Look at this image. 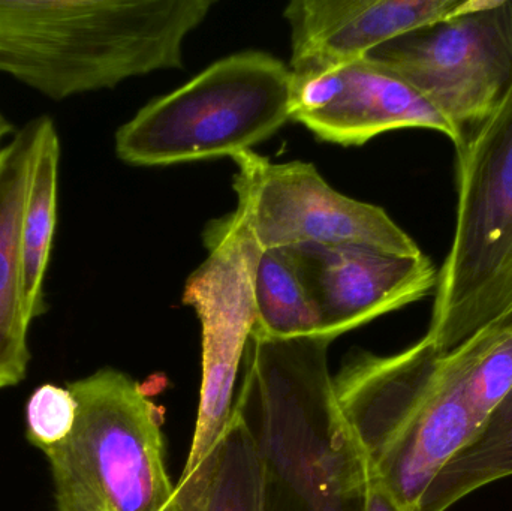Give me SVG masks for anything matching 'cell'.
Segmentation results:
<instances>
[{"label": "cell", "mask_w": 512, "mask_h": 511, "mask_svg": "<svg viewBox=\"0 0 512 511\" xmlns=\"http://www.w3.org/2000/svg\"><path fill=\"white\" fill-rule=\"evenodd\" d=\"M161 511H265V470L248 423L234 408L222 437L183 473Z\"/></svg>", "instance_id": "obj_14"}, {"label": "cell", "mask_w": 512, "mask_h": 511, "mask_svg": "<svg viewBox=\"0 0 512 511\" xmlns=\"http://www.w3.org/2000/svg\"><path fill=\"white\" fill-rule=\"evenodd\" d=\"M297 273L319 320V336L334 339L436 290L429 257L396 255L358 245L277 249Z\"/></svg>", "instance_id": "obj_10"}, {"label": "cell", "mask_w": 512, "mask_h": 511, "mask_svg": "<svg viewBox=\"0 0 512 511\" xmlns=\"http://www.w3.org/2000/svg\"><path fill=\"white\" fill-rule=\"evenodd\" d=\"M364 511H406L394 495L378 480L367 474L366 509Z\"/></svg>", "instance_id": "obj_19"}, {"label": "cell", "mask_w": 512, "mask_h": 511, "mask_svg": "<svg viewBox=\"0 0 512 511\" xmlns=\"http://www.w3.org/2000/svg\"><path fill=\"white\" fill-rule=\"evenodd\" d=\"M74 428L45 452L57 511H161L174 486L165 465L161 411L116 369L68 384Z\"/></svg>", "instance_id": "obj_6"}, {"label": "cell", "mask_w": 512, "mask_h": 511, "mask_svg": "<svg viewBox=\"0 0 512 511\" xmlns=\"http://www.w3.org/2000/svg\"><path fill=\"white\" fill-rule=\"evenodd\" d=\"M512 384V324L453 351L424 336L393 356L360 354L333 378L367 474L415 511Z\"/></svg>", "instance_id": "obj_1"}, {"label": "cell", "mask_w": 512, "mask_h": 511, "mask_svg": "<svg viewBox=\"0 0 512 511\" xmlns=\"http://www.w3.org/2000/svg\"><path fill=\"white\" fill-rule=\"evenodd\" d=\"M213 0H0V74L53 101L183 68Z\"/></svg>", "instance_id": "obj_3"}, {"label": "cell", "mask_w": 512, "mask_h": 511, "mask_svg": "<svg viewBox=\"0 0 512 511\" xmlns=\"http://www.w3.org/2000/svg\"><path fill=\"white\" fill-rule=\"evenodd\" d=\"M457 219L426 338L453 351L512 324V83L457 147Z\"/></svg>", "instance_id": "obj_4"}, {"label": "cell", "mask_w": 512, "mask_h": 511, "mask_svg": "<svg viewBox=\"0 0 512 511\" xmlns=\"http://www.w3.org/2000/svg\"><path fill=\"white\" fill-rule=\"evenodd\" d=\"M255 302V333L276 339L319 336L318 314L297 273L277 249L259 255Z\"/></svg>", "instance_id": "obj_17"}, {"label": "cell", "mask_w": 512, "mask_h": 511, "mask_svg": "<svg viewBox=\"0 0 512 511\" xmlns=\"http://www.w3.org/2000/svg\"><path fill=\"white\" fill-rule=\"evenodd\" d=\"M292 120L339 146H363L385 132L433 129L454 146L462 137L423 95L387 69L363 59L310 77H292Z\"/></svg>", "instance_id": "obj_11"}, {"label": "cell", "mask_w": 512, "mask_h": 511, "mask_svg": "<svg viewBox=\"0 0 512 511\" xmlns=\"http://www.w3.org/2000/svg\"><path fill=\"white\" fill-rule=\"evenodd\" d=\"M47 117L29 120L0 155V389L24 380L30 360L27 333L35 315L24 291L21 224Z\"/></svg>", "instance_id": "obj_13"}, {"label": "cell", "mask_w": 512, "mask_h": 511, "mask_svg": "<svg viewBox=\"0 0 512 511\" xmlns=\"http://www.w3.org/2000/svg\"><path fill=\"white\" fill-rule=\"evenodd\" d=\"M289 120L291 69L264 51H240L141 108L117 129L114 147L134 167L233 159Z\"/></svg>", "instance_id": "obj_5"}, {"label": "cell", "mask_w": 512, "mask_h": 511, "mask_svg": "<svg viewBox=\"0 0 512 511\" xmlns=\"http://www.w3.org/2000/svg\"><path fill=\"white\" fill-rule=\"evenodd\" d=\"M330 339L252 333L234 408L265 470V504L292 511H364L367 468L346 426L328 368Z\"/></svg>", "instance_id": "obj_2"}, {"label": "cell", "mask_w": 512, "mask_h": 511, "mask_svg": "<svg viewBox=\"0 0 512 511\" xmlns=\"http://www.w3.org/2000/svg\"><path fill=\"white\" fill-rule=\"evenodd\" d=\"M60 138L53 119L47 117L33 162L29 194L21 224L24 291L35 318L47 312L44 282L50 266L57 227Z\"/></svg>", "instance_id": "obj_15"}, {"label": "cell", "mask_w": 512, "mask_h": 511, "mask_svg": "<svg viewBox=\"0 0 512 511\" xmlns=\"http://www.w3.org/2000/svg\"><path fill=\"white\" fill-rule=\"evenodd\" d=\"M466 5L468 0H294L283 11L291 30L292 77L366 59L381 45L453 17Z\"/></svg>", "instance_id": "obj_12"}, {"label": "cell", "mask_w": 512, "mask_h": 511, "mask_svg": "<svg viewBox=\"0 0 512 511\" xmlns=\"http://www.w3.org/2000/svg\"><path fill=\"white\" fill-rule=\"evenodd\" d=\"M204 245L209 255L183 291V303L197 312L203 330L200 405L183 473L203 461L233 417L234 384L258 321L255 275L262 249L242 201L207 225Z\"/></svg>", "instance_id": "obj_8"}, {"label": "cell", "mask_w": 512, "mask_h": 511, "mask_svg": "<svg viewBox=\"0 0 512 511\" xmlns=\"http://www.w3.org/2000/svg\"><path fill=\"white\" fill-rule=\"evenodd\" d=\"M77 419V401L68 387L44 384L27 402V438L42 452L54 449L68 438Z\"/></svg>", "instance_id": "obj_18"}, {"label": "cell", "mask_w": 512, "mask_h": 511, "mask_svg": "<svg viewBox=\"0 0 512 511\" xmlns=\"http://www.w3.org/2000/svg\"><path fill=\"white\" fill-rule=\"evenodd\" d=\"M366 60L418 90L463 141L510 89L512 0H468L459 14L399 36Z\"/></svg>", "instance_id": "obj_7"}, {"label": "cell", "mask_w": 512, "mask_h": 511, "mask_svg": "<svg viewBox=\"0 0 512 511\" xmlns=\"http://www.w3.org/2000/svg\"><path fill=\"white\" fill-rule=\"evenodd\" d=\"M14 131V125L9 123L8 119L0 113V155H2L3 149H5V146H2L3 141H5V138L9 137V135H14Z\"/></svg>", "instance_id": "obj_20"}, {"label": "cell", "mask_w": 512, "mask_h": 511, "mask_svg": "<svg viewBox=\"0 0 512 511\" xmlns=\"http://www.w3.org/2000/svg\"><path fill=\"white\" fill-rule=\"evenodd\" d=\"M512 476V384L474 440L438 474L415 511H447L478 489Z\"/></svg>", "instance_id": "obj_16"}, {"label": "cell", "mask_w": 512, "mask_h": 511, "mask_svg": "<svg viewBox=\"0 0 512 511\" xmlns=\"http://www.w3.org/2000/svg\"><path fill=\"white\" fill-rule=\"evenodd\" d=\"M233 161L237 200L248 209L262 251L315 243L423 254L384 209L340 194L309 162L274 164L254 150Z\"/></svg>", "instance_id": "obj_9"}]
</instances>
